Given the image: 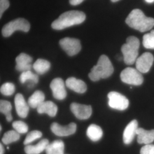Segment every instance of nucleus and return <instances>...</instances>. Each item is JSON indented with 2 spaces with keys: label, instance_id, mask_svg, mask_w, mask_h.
I'll return each instance as SVG.
<instances>
[{
  "label": "nucleus",
  "instance_id": "nucleus-1",
  "mask_svg": "<svg viewBox=\"0 0 154 154\" xmlns=\"http://www.w3.org/2000/svg\"><path fill=\"white\" fill-rule=\"evenodd\" d=\"M86 20L85 14L81 11H71L62 13L51 23V28L61 30L72 26L79 25Z\"/></svg>",
  "mask_w": 154,
  "mask_h": 154
},
{
  "label": "nucleus",
  "instance_id": "nucleus-2",
  "mask_svg": "<svg viewBox=\"0 0 154 154\" xmlns=\"http://www.w3.org/2000/svg\"><path fill=\"white\" fill-rule=\"evenodd\" d=\"M127 24L134 29L140 32L151 30L154 26V19L146 16L140 9H134L130 12L126 20Z\"/></svg>",
  "mask_w": 154,
  "mask_h": 154
},
{
  "label": "nucleus",
  "instance_id": "nucleus-3",
  "mask_svg": "<svg viewBox=\"0 0 154 154\" xmlns=\"http://www.w3.org/2000/svg\"><path fill=\"white\" fill-rule=\"evenodd\" d=\"M114 72V67L109 58L106 55L99 57L97 64L91 69L88 74L90 79L96 82L100 79H106L110 77Z\"/></svg>",
  "mask_w": 154,
  "mask_h": 154
},
{
  "label": "nucleus",
  "instance_id": "nucleus-4",
  "mask_svg": "<svg viewBox=\"0 0 154 154\" xmlns=\"http://www.w3.org/2000/svg\"><path fill=\"white\" fill-rule=\"evenodd\" d=\"M140 42L137 37L130 36L127 38L126 43L123 45L121 48L123 60L126 65H131L136 62Z\"/></svg>",
  "mask_w": 154,
  "mask_h": 154
},
{
  "label": "nucleus",
  "instance_id": "nucleus-5",
  "mask_svg": "<svg viewBox=\"0 0 154 154\" xmlns=\"http://www.w3.org/2000/svg\"><path fill=\"white\" fill-rule=\"evenodd\" d=\"M30 29V24L28 21L22 18H18L8 22L2 29L4 37H9L16 31L28 32Z\"/></svg>",
  "mask_w": 154,
  "mask_h": 154
},
{
  "label": "nucleus",
  "instance_id": "nucleus-6",
  "mask_svg": "<svg viewBox=\"0 0 154 154\" xmlns=\"http://www.w3.org/2000/svg\"><path fill=\"white\" fill-rule=\"evenodd\" d=\"M121 79L123 82L135 86L141 85L143 82V75L137 69L127 67L121 73Z\"/></svg>",
  "mask_w": 154,
  "mask_h": 154
},
{
  "label": "nucleus",
  "instance_id": "nucleus-7",
  "mask_svg": "<svg viewBox=\"0 0 154 154\" xmlns=\"http://www.w3.org/2000/svg\"><path fill=\"white\" fill-rule=\"evenodd\" d=\"M109 105L111 108L116 110H126L129 106V101L126 97L116 91H111L108 94Z\"/></svg>",
  "mask_w": 154,
  "mask_h": 154
},
{
  "label": "nucleus",
  "instance_id": "nucleus-8",
  "mask_svg": "<svg viewBox=\"0 0 154 154\" xmlns=\"http://www.w3.org/2000/svg\"><path fill=\"white\" fill-rule=\"evenodd\" d=\"M61 48L69 56H74L81 50V45L79 39L66 37L60 41Z\"/></svg>",
  "mask_w": 154,
  "mask_h": 154
},
{
  "label": "nucleus",
  "instance_id": "nucleus-9",
  "mask_svg": "<svg viewBox=\"0 0 154 154\" xmlns=\"http://www.w3.org/2000/svg\"><path fill=\"white\" fill-rule=\"evenodd\" d=\"M154 56L150 53H144L135 62L136 69L141 73L149 72L154 63Z\"/></svg>",
  "mask_w": 154,
  "mask_h": 154
},
{
  "label": "nucleus",
  "instance_id": "nucleus-10",
  "mask_svg": "<svg viewBox=\"0 0 154 154\" xmlns=\"http://www.w3.org/2000/svg\"><path fill=\"white\" fill-rule=\"evenodd\" d=\"M70 110L78 119L81 120L88 119L92 114V107L90 105L72 103L70 105Z\"/></svg>",
  "mask_w": 154,
  "mask_h": 154
},
{
  "label": "nucleus",
  "instance_id": "nucleus-11",
  "mask_svg": "<svg viewBox=\"0 0 154 154\" xmlns=\"http://www.w3.org/2000/svg\"><path fill=\"white\" fill-rule=\"evenodd\" d=\"M50 87L55 99L63 100L66 98L67 93L63 79L60 78H54L50 83Z\"/></svg>",
  "mask_w": 154,
  "mask_h": 154
},
{
  "label": "nucleus",
  "instance_id": "nucleus-12",
  "mask_svg": "<svg viewBox=\"0 0 154 154\" xmlns=\"http://www.w3.org/2000/svg\"><path fill=\"white\" fill-rule=\"evenodd\" d=\"M51 130L55 135L59 137H66L74 134L77 130V125L74 123L62 126L57 123H53L51 125Z\"/></svg>",
  "mask_w": 154,
  "mask_h": 154
},
{
  "label": "nucleus",
  "instance_id": "nucleus-13",
  "mask_svg": "<svg viewBox=\"0 0 154 154\" xmlns=\"http://www.w3.org/2000/svg\"><path fill=\"white\" fill-rule=\"evenodd\" d=\"M33 58L27 54L21 53L16 58V69L19 72H26L30 70L32 67L31 64Z\"/></svg>",
  "mask_w": 154,
  "mask_h": 154
},
{
  "label": "nucleus",
  "instance_id": "nucleus-14",
  "mask_svg": "<svg viewBox=\"0 0 154 154\" xmlns=\"http://www.w3.org/2000/svg\"><path fill=\"white\" fill-rule=\"evenodd\" d=\"M14 103L17 114L21 118H25L28 116L29 111V106L21 94H17L16 95Z\"/></svg>",
  "mask_w": 154,
  "mask_h": 154
},
{
  "label": "nucleus",
  "instance_id": "nucleus-15",
  "mask_svg": "<svg viewBox=\"0 0 154 154\" xmlns=\"http://www.w3.org/2000/svg\"><path fill=\"white\" fill-rule=\"evenodd\" d=\"M138 128V121L135 119L132 120L127 125L123 135V140L125 144H129L131 143L135 135H137Z\"/></svg>",
  "mask_w": 154,
  "mask_h": 154
},
{
  "label": "nucleus",
  "instance_id": "nucleus-16",
  "mask_svg": "<svg viewBox=\"0 0 154 154\" xmlns=\"http://www.w3.org/2000/svg\"><path fill=\"white\" fill-rule=\"evenodd\" d=\"M66 86L77 93L83 94L87 90V85L82 80L74 77L69 78L66 81Z\"/></svg>",
  "mask_w": 154,
  "mask_h": 154
},
{
  "label": "nucleus",
  "instance_id": "nucleus-17",
  "mask_svg": "<svg viewBox=\"0 0 154 154\" xmlns=\"http://www.w3.org/2000/svg\"><path fill=\"white\" fill-rule=\"evenodd\" d=\"M137 135H138L137 141L139 144L147 145L154 142V130L149 131L143 128H138L137 130Z\"/></svg>",
  "mask_w": 154,
  "mask_h": 154
},
{
  "label": "nucleus",
  "instance_id": "nucleus-18",
  "mask_svg": "<svg viewBox=\"0 0 154 154\" xmlns=\"http://www.w3.org/2000/svg\"><path fill=\"white\" fill-rule=\"evenodd\" d=\"M49 144V140L47 139H44L35 145H27L24 150L26 154H39L46 150Z\"/></svg>",
  "mask_w": 154,
  "mask_h": 154
},
{
  "label": "nucleus",
  "instance_id": "nucleus-19",
  "mask_svg": "<svg viewBox=\"0 0 154 154\" xmlns=\"http://www.w3.org/2000/svg\"><path fill=\"white\" fill-rule=\"evenodd\" d=\"M58 111V107L55 103L51 101H45L37 108L39 114H47L51 117L56 116Z\"/></svg>",
  "mask_w": 154,
  "mask_h": 154
},
{
  "label": "nucleus",
  "instance_id": "nucleus-20",
  "mask_svg": "<svg viewBox=\"0 0 154 154\" xmlns=\"http://www.w3.org/2000/svg\"><path fill=\"white\" fill-rule=\"evenodd\" d=\"M45 94L41 91L37 90L29 98L28 103L29 106L33 108H38L40 105L44 102Z\"/></svg>",
  "mask_w": 154,
  "mask_h": 154
},
{
  "label": "nucleus",
  "instance_id": "nucleus-21",
  "mask_svg": "<svg viewBox=\"0 0 154 154\" xmlns=\"http://www.w3.org/2000/svg\"><path fill=\"white\" fill-rule=\"evenodd\" d=\"M65 144L61 140H56L50 143L46 149V154H64Z\"/></svg>",
  "mask_w": 154,
  "mask_h": 154
},
{
  "label": "nucleus",
  "instance_id": "nucleus-22",
  "mask_svg": "<svg viewBox=\"0 0 154 154\" xmlns=\"http://www.w3.org/2000/svg\"><path fill=\"white\" fill-rule=\"evenodd\" d=\"M86 134L90 139L93 142H97L102 137L103 131L99 126L91 124L88 126Z\"/></svg>",
  "mask_w": 154,
  "mask_h": 154
},
{
  "label": "nucleus",
  "instance_id": "nucleus-23",
  "mask_svg": "<svg viewBox=\"0 0 154 154\" xmlns=\"http://www.w3.org/2000/svg\"><path fill=\"white\" fill-rule=\"evenodd\" d=\"M50 66L51 65L49 61L39 58L34 62L33 67L37 74L42 75L49 71Z\"/></svg>",
  "mask_w": 154,
  "mask_h": 154
},
{
  "label": "nucleus",
  "instance_id": "nucleus-24",
  "mask_svg": "<svg viewBox=\"0 0 154 154\" xmlns=\"http://www.w3.org/2000/svg\"><path fill=\"white\" fill-rule=\"evenodd\" d=\"M11 109L12 106L11 102L5 100H1L0 101V111L5 116L7 121L11 122L13 119L11 114Z\"/></svg>",
  "mask_w": 154,
  "mask_h": 154
},
{
  "label": "nucleus",
  "instance_id": "nucleus-25",
  "mask_svg": "<svg viewBox=\"0 0 154 154\" xmlns=\"http://www.w3.org/2000/svg\"><path fill=\"white\" fill-rule=\"evenodd\" d=\"M20 134L16 131L11 130L5 132L2 138V142L5 144H9L18 141L20 138Z\"/></svg>",
  "mask_w": 154,
  "mask_h": 154
},
{
  "label": "nucleus",
  "instance_id": "nucleus-26",
  "mask_svg": "<svg viewBox=\"0 0 154 154\" xmlns=\"http://www.w3.org/2000/svg\"><path fill=\"white\" fill-rule=\"evenodd\" d=\"M20 81L22 83H24L28 81H31L34 83H37L38 82L39 78L37 74L29 70L22 72L20 77Z\"/></svg>",
  "mask_w": 154,
  "mask_h": 154
},
{
  "label": "nucleus",
  "instance_id": "nucleus-27",
  "mask_svg": "<svg viewBox=\"0 0 154 154\" xmlns=\"http://www.w3.org/2000/svg\"><path fill=\"white\" fill-rule=\"evenodd\" d=\"M143 45L146 49H154V30L143 36Z\"/></svg>",
  "mask_w": 154,
  "mask_h": 154
},
{
  "label": "nucleus",
  "instance_id": "nucleus-28",
  "mask_svg": "<svg viewBox=\"0 0 154 154\" xmlns=\"http://www.w3.org/2000/svg\"><path fill=\"white\" fill-rule=\"evenodd\" d=\"M15 90L16 88L14 85L11 82L5 83L0 88L1 94L5 96H11L13 95L15 92Z\"/></svg>",
  "mask_w": 154,
  "mask_h": 154
},
{
  "label": "nucleus",
  "instance_id": "nucleus-29",
  "mask_svg": "<svg viewBox=\"0 0 154 154\" xmlns=\"http://www.w3.org/2000/svg\"><path fill=\"white\" fill-rule=\"evenodd\" d=\"M42 136V133L37 130L32 131L29 132L27 135L26 137L25 138L23 144L25 145H29L30 143L33 142V141L35 140L36 139H38Z\"/></svg>",
  "mask_w": 154,
  "mask_h": 154
},
{
  "label": "nucleus",
  "instance_id": "nucleus-30",
  "mask_svg": "<svg viewBox=\"0 0 154 154\" xmlns=\"http://www.w3.org/2000/svg\"><path fill=\"white\" fill-rule=\"evenodd\" d=\"M13 127L19 134H25L28 131V126L25 122L22 121L14 122L12 124Z\"/></svg>",
  "mask_w": 154,
  "mask_h": 154
},
{
  "label": "nucleus",
  "instance_id": "nucleus-31",
  "mask_svg": "<svg viewBox=\"0 0 154 154\" xmlns=\"http://www.w3.org/2000/svg\"><path fill=\"white\" fill-rule=\"evenodd\" d=\"M140 154H154V144H147L144 146L140 149Z\"/></svg>",
  "mask_w": 154,
  "mask_h": 154
},
{
  "label": "nucleus",
  "instance_id": "nucleus-32",
  "mask_svg": "<svg viewBox=\"0 0 154 154\" xmlns=\"http://www.w3.org/2000/svg\"><path fill=\"white\" fill-rule=\"evenodd\" d=\"M10 3L9 0H0V17L1 18L3 13L9 7Z\"/></svg>",
  "mask_w": 154,
  "mask_h": 154
},
{
  "label": "nucleus",
  "instance_id": "nucleus-33",
  "mask_svg": "<svg viewBox=\"0 0 154 154\" xmlns=\"http://www.w3.org/2000/svg\"><path fill=\"white\" fill-rule=\"evenodd\" d=\"M84 0H69L70 4L72 5L75 6L81 4Z\"/></svg>",
  "mask_w": 154,
  "mask_h": 154
},
{
  "label": "nucleus",
  "instance_id": "nucleus-34",
  "mask_svg": "<svg viewBox=\"0 0 154 154\" xmlns=\"http://www.w3.org/2000/svg\"><path fill=\"white\" fill-rule=\"evenodd\" d=\"M4 146H2V144L1 143L0 144V154H4Z\"/></svg>",
  "mask_w": 154,
  "mask_h": 154
},
{
  "label": "nucleus",
  "instance_id": "nucleus-35",
  "mask_svg": "<svg viewBox=\"0 0 154 154\" xmlns=\"http://www.w3.org/2000/svg\"><path fill=\"white\" fill-rule=\"evenodd\" d=\"M145 1L147 3H149V4H151L154 2V0H145Z\"/></svg>",
  "mask_w": 154,
  "mask_h": 154
},
{
  "label": "nucleus",
  "instance_id": "nucleus-36",
  "mask_svg": "<svg viewBox=\"0 0 154 154\" xmlns=\"http://www.w3.org/2000/svg\"><path fill=\"white\" fill-rule=\"evenodd\" d=\"M112 2H118V1H120V0H111Z\"/></svg>",
  "mask_w": 154,
  "mask_h": 154
},
{
  "label": "nucleus",
  "instance_id": "nucleus-37",
  "mask_svg": "<svg viewBox=\"0 0 154 154\" xmlns=\"http://www.w3.org/2000/svg\"><path fill=\"white\" fill-rule=\"evenodd\" d=\"M0 130H1V131L2 130V127H1H1H0Z\"/></svg>",
  "mask_w": 154,
  "mask_h": 154
},
{
  "label": "nucleus",
  "instance_id": "nucleus-38",
  "mask_svg": "<svg viewBox=\"0 0 154 154\" xmlns=\"http://www.w3.org/2000/svg\"><path fill=\"white\" fill-rule=\"evenodd\" d=\"M7 149H9V147H7Z\"/></svg>",
  "mask_w": 154,
  "mask_h": 154
}]
</instances>
